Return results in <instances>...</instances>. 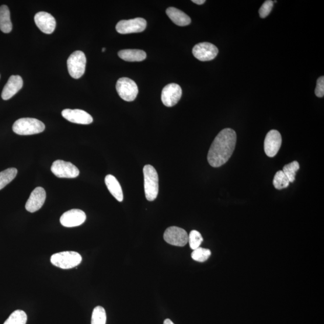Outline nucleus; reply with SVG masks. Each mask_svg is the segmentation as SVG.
<instances>
[{"instance_id": "b1692460", "label": "nucleus", "mask_w": 324, "mask_h": 324, "mask_svg": "<svg viewBox=\"0 0 324 324\" xmlns=\"http://www.w3.org/2000/svg\"><path fill=\"white\" fill-rule=\"evenodd\" d=\"M290 181L282 170H278L273 179V185L276 189L281 190L290 185Z\"/></svg>"}, {"instance_id": "9d476101", "label": "nucleus", "mask_w": 324, "mask_h": 324, "mask_svg": "<svg viewBox=\"0 0 324 324\" xmlns=\"http://www.w3.org/2000/svg\"><path fill=\"white\" fill-rule=\"evenodd\" d=\"M218 52V48L208 42L198 44L195 45L192 50L194 57L201 61L213 60L217 56Z\"/></svg>"}, {"instance_id": "2f4dec72", "label": "nucleus", "mask_w": 324, "mask_h": 324, "mask_svg": "<svg viewBox=\"0 0 324 324\" xmlns=\"http://www.w3.org/2000/svg\"><path fill=\"white\" fill-rule=\"evenodd\" d=\"M163 324H175L171 320L169 319H166L164 320V322Z\"/></svg>"}, {"instance_id": "ddd939ff", "label": "nucleus", "mask_w": 324, "mask_h": 324, "mask_svg": "<svg viewBox=\"0 0 324 324\" xmlns=\"http://www.w3.org/2000/svg\"><path fill=\"white\" fill-rule=\"evenodd\" d=\"M84 212L79 209H72L66 211L60 218L61 224L67 228L76 227L81 225L86 221Z\"/></svg>"}, {"instance_id": "f03ea898", "label": "nucleus", "mask_w": 324, "mask_h": 324, "mask_svg": "<svg viewBox=\"0 0 324 324\" xmlns=\"http://www.w3.org/2000/svg\"><path fill=\"white\" fill-rule=\"evenodd\" d=\"M13 131L19 135H31L41 133L45 125L39 120L33 118H22L13 125Z\"/></svg>"}, {"instance_id": "c85d7f7f", "label": "nucleus", "mask_w": 324, "mask_h": 324, "mask_svg": "<svg viewBox=\"0 0 324 324\" xmlns=\"http://www.w3.org/2000/svg\"><path fill=\"white\" fill-rule=\"evenodd\" d=\"M273 8V1H271V0H267V1L265 2L262 6L261 7L259 10V14L261 18H265V17L269 15V14L271 12V10H272Z\"/></svg>"}, {"instance_id": "dca6fc26", "label": "nucleus", "mask_w": 324, "mask_h": 324, "mask_svg": "<svg viewBox=\"0 0 324 324\" xmlns=\"http://www.w3.org/2000/svg\"><path fill=\"white\" fill-rule=\"evenodd\" d=\"M62 116L71 123L79 124H90L93 121L89 113L81 110L66 109L62 111Z\"/></svg>"}, {"instance_id": "20e7f679", "label": "nucleus", "mask_w": 324, "mask_h": 324, "mask_svg": "<svg viewBox=\"0 0 324 324\" xmlns=\"http://www.w3.org/2000/svg\"><path fill=\"white\" fill-rule=\"evenodd\" d=\"M82 261V256L74 251H66L54 254L51 257V262L54 266L61 269H71L77 267Z\"/></svg>"}, {"instance_id": "393cba45", "label": "nucleus", "mask_w": 324, "mask_h": 324, "mask_svg": "<svg viewBox=\"0 0 324 324\" xmlns=\"http://www.w3.org/2000/svg\"><path fill=\"white\" fill-rule=\"evenodd\" d=\"M106 313L102 306L94 309L92 317V324H106Z\"/></svg>"}, {"instance_id": "473e14b6", "label": "nucleus", "mask_w": 324, "mask_h": 324, "mask_svg": "<svg viewBox=\"0 0 324 324\" xmlns=\"http://www.w3.org/2000/svg\"><path fill=\"white\" fill-rule=\"evenodd\" d=\"M105 50H106L105 48H102V52H104V51H105Z\"/></svg>"}, {"instance_id": "9b49d317", "label": "nucleus", "mask_w": 324, "mask_h": 324, "mask_svg": "<svg viewBox=\"0 0 324 324\" xmlns=\"http://www.w3.org/2000/svg\"><path fill=\"white\" fill-rule=\"evenodd\" d=\"M182 96V90L177 83H169L162 90L161 99L167 107L175 106Z\"/></svg>"}, {"instance_id": "bb28decb", "label": "nucleus", "mask_w": 324, "mask_h": 324, "mask_svg": "<svg viewBox=\"0 0 324 324\" xmlns=\"http://www.w3.org/2000/svg\"><path fill=\"white\" fill-rule=\"evenodd\" d=\"M211 254L210 250L198 247L197 249L193 250V252L191 253V257L197 262L204 263L209 258Z\"/></svg>"}, {"instance_id": "6ab92c4d", "label": "nucleus", "mask_w": 324, "mask_h": 324, "mask_svg": "<svg viewBox=\"0 0 324 324\" xmlns=\"http://www.w3.org/2000/svg\"><path fill=\"white\" fill-rule=\"evenodd\" d=\"M108 190L116 199L119 202L123 200V193L121 186L116 177L113 175H107L104 179Z\"/></svg>"}, {"instance_id": "aec40b11", "label": "nucleus", "mask_w": 324, "mask_h": 324, "mask_svg": "<svg viewBox=\"0 0 324 324\" xmlns=\"http://www.w3.org/2000/svg\"><path fill=\"white\" fill-rule=\"evenodd\" d=\"M118 54L122 60L129 62L142 61L147 57L145 52L139 50H121Z\"/></svg>"}, {"instance_id": "7c9ffc66", "label": "nucleus", "mask_w": 324, "mask_h": 324, "mask_svg": "<svg viewBox=\"0 0 324 324\" xmlns=\"http://www.w3.org/2000/svg\"><path fill=\"white\" fill-rule=\"evenodd\" d=\"M191 2L198 5H203L205 3V0H192Z\"/></svg>"}, {"instance_id": "6e6552de", "label": "nucleus", "mask_w": 324, "mask_h": 324, "mask_svg": "<svg viewBox=\"0 0 324 324\" xmlns=\"http://www.w3.org/2000/svg\"><path fill=\"white\" fill-rule=\"evenodd\" d=\"M147 27V21L144 18H137L122 20L116 26V30L122 34L141 33L144 31Z\"/></svg>"}, {"instance_id": "f8f14e48", "label": "nucleus", "mask_w": 324, "mask_h": 324, "mask_svg": "<svg viewBox=\"0 0 324 324\" xmlns=\"http://www.w3.org/2000/svg\"><path fill=\"white\" fill-rule=\"evenodd\" d=\"M282 141V136L277 131L271 130L268 132L264 141V151L267 156L273 158L277 154Z\"/></svg>"}, {"instance_id": "c756f323", "label": "nucleus", "mask_w": 324, "mask_h": 324, "mask_svg": "<svg viewBox=\"0 0 324 324\" xmlns=\"http://www.w3.org/2000/svg\"><path fill=\"white\" fill-rule=\"evenodd\" d=\"M315 95L317 97H323L324 96V76H322L321 77L318 78L316 82V86L315 89Z\"/></svg>"}, {"instance_id": "2eb2a0df", "label": "nucleus", "mask_w": 324, "mask_h": 324, "mask_svg": "<svg viewBox=\"0 0 324 324\" xmlns=\"http://www.w3.org/2000/svg\"><path fill=\"white\" fill-rule=\"evenodd\" d=\"M47 194L44 188L38 187L31 192L26 204V210L30 212H36L42 207Z\"/></svg>"}, {"instance_id": "4be33fe9", "label": "nucleus", "mask_w": 324, "mask_h": 324, "mask_svg": "<svg viewBox=\"0 0 324 324\" xmlns=\"http://www.w3.org/2000/svg\"><path fill=\"white\" fill-rule=\"evenodd\" d=\"M17 174L16 168L7 169L0 172V190L15 179Z\"/></svg>"}, {"instance_id": "7ed1b4c3", "label": "nucleus", "mask_w": 324, "mask_h": 324, "mask_svg": "<svg viewBox=\"0 0 324 324\" xmlns=\"http://www.w3.org/2000/svg\"><path fill=\"white\" fill-rule=\"evenodd\" d=\"M144 178V190L146 199L153 201L159 193V177L156 169L150 165H147L143 169Z\"/></svg>"}, {"instance_id": "a878e982", "label": "nucleus", "mask_w": 324, "mask_h": 324, "mask_svg": "<svg viewBox=\"0 0 324 324\" xmlns=\"http://www.w3.org/2000/svg\"><path fill=\"white\" fill-rule=\"evenodd\" d=\"M299 168V165L298 162L294 161L289 164L284 166L282 171L287 177L290 183H293L295 179L296 172Z\"/></svg>"}, {"instance_id": "5701e85b", "label": "nucleus", "mask_w": 324, "mask_h": 324, "mask_svg": "<svg viewBox=\"0 0 324 324\" xmlns=\"http://www.w3.org/2000/svg\"><path fill=\"white\" fill-rule=\"evenodd\" d=\"M27 316L25 312L17 310L10 315L4 324H26Z\"/></svg>"}, {"instance_id": "412c9836", "label": "nucleus", "mask_w": 324, "mask_h": 324, "mask_svg": "<svg viewBox=\"0 0 324 324\" xmlns=\"http://www.w3.org/2000/svg\"><path fill=\"white\" fill-rule=\"evenodd\" d=\"M0 30L4 33H9L12 30L10 10L6 5L0 7Z\"/></svg>"}, {"instance_id": "4468645a", "label": "nucleus", "mask_w": 324, "mask_h": 324, "mask_svg": "<svg viewBox=\"0 0 324 324\" xmlns=\"http://www.w3.org/2000/svg\"><path fill=\"white\" fill-rule=\"evenodd\" d=\"M34 21L37 27L45 34H52L56 27L54 17L48 12H38L34 16Z\"/></svg>"}, {"instance_id": "f257e3e1", "label": "nucleus", "mask_w": 324, "mask_h": 324, "mask_svg": "<svg viewBox=\"0 0 324 324\" xmlns=\"http://www.w3.org/2000/svg\"><path fill=\"white\" fill-rule=\"evenodd\" d=\"M236 142L235 132L227 128L219 132L212 142L207 156L209 164L218 168L225 164L234 151Z\"/></svg>"}, {"instance_id": "f3484780", "label": "nucleus", "mask_w": 324, "mask_h": 324, "mask_svg": "<svg viewBox=\"0 0 324 324\" xmlns=\"http://www.w3.org/2000/svg\"><path fill=\"white\" fill-rule=\"evenodd\" d=\"M23 87V80L19 75H12L9 78L3 90L2 97L3 100L11 99Z\"/></svg>"}, {"instance_id": "1a4fd4ad", "label": "nucleus", "mask_w": 324, "mask_h": 324, "mask_svg": "<svg viewBox=\"0 0 324 324\" xmlns=\"http://www.w3.org/2000/svg\"><path fill=\"white\" fill-rule=\"evenodd\" d=\"M163 238L169 245L179 247L186 246L189 241V235L185 230L177 226L167 228Z\"/></svg>"}, {"instance_id": "cd10ccee", "label": "nucleus", "mask_w": 324, "mask_h": 324, "mask_svg": "<svg viewBox=\"0 0 324 324\" xmlns=\"http://www.w3.org/2000/svg\"><path fill=\"white\" fill-rule=\"evenodd\" d=\"M203 242V238L200 232L196 231V230H193L190 233L189 235V241L190 248L193 250L197 249L198 247H200V246Z\"/></svg>"}, {"instance_id": "423d86ee", "label": "nucleus", "mask_w": 324, "mask_h": 324, "mask_svg": "<svg viewBox=\"0 0 324 324\" xmlns=\"http://www.w3.org/2000/svg\"><path fill=\"white\" fill-rule=\"evenodd\" d=\"M116 90L121 98L127 102H132L138 96L139 92L137 83L128 78H121L118 80Z\"/></svg>"}, {"instance_id": "39448f33", "label": "nucleus", "mask_w": 324, "mask_h": 324, "mask_svg": "<svg viewBox=\"0 0 324 324\" xmlns=\"http://www.w3.org/2000/svg\"><path fill=\"white\" fill-rule=\"evenodd\" d=\"M87 59L85 55L81 51H76L70 55L67 61L70 75L73 78L79 79L84 74Z\"/></svg>"}, {"instance_id": "a211bd4d", "label": "nucleus", "mask_w": 324, "mask_h": 324, "mask_svg": "<svg viewBox=\"0 0 324 324\" xmlns=\"http://www.w3.org/2000/svg\"><path fill=\"white\" fill-rule=\"evenodd\" d=\"M166 14L176 25L184 27L191 23L190 17L182 10L170 7L166 9Z\"/></svg>"}, {"instance_id": "0eeeda50", "label": "nucleus", "mask_w": 324, "mask_h": 324, "mask_svg": "<svg viewBox=\"0 0 324 324\" xmlns=\"http://www.w3.org/2000/svg\"><path fill=\"white\" fill-rule=\"evenodd\" d=\"M51 171L55 176L65 179H74L79 175L77 167L71 162L61 160H57L52 163Z\"/></svg>"}]
</instances>
